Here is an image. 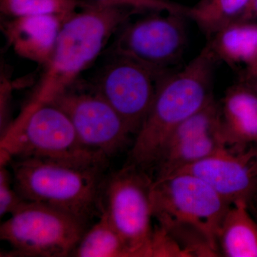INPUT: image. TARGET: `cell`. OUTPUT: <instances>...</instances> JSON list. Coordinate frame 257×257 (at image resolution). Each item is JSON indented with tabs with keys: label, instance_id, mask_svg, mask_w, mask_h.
Listing matches in <instances>:
<instances>
[{
	"label": "cell",
	"instance_id": "1",
	"mask_svg": "<svg viewBox=\"0 0 257 257\" xmlns=\"http://www.w3.org/2000/svg\"><path fill=\"white\" fill-rule=\"evenodd\" d=\"M216 60L208 43L182 70L159 78L151 107L135 135L128 164L147 172L154 170L175 128L214 99L211 87Z\"/></svg>",
	"mask_w": 257,
	"mask_h": 257
},
{
	"label": "cell",
	"instance_id": "15",
	"mask_svg": "<svg viewBox=\"0 0 257 257\" xmlns=\"http://www.w3.org/2000/svg\"><path fill=\"white\" fill-rule=\"evenodd\" d=\"M250 0H200L187 8L186 17L191 19L207 37L241 22L248 15Z\"/></svg>",
	"mask_w": 257,
	"mask_h": 257
},
{
	"label": "cell",
	"instance_id": "17",
	"mask_svg": "<svg viewBox=\"0 0 257 257\" xmlns=\"http://www.w3.org/2000/svg\"><path fill=\"white\" fill-rule=\"evenodd\" d=\"M77 257H133L127 244L104 212L87 228L74 250Z\"/></svg>",
	"mask_w": 257,
	"mask_h": 257
},
{
	"label": "cell",
	"instance_id": "3",
	"mask_svg": "<svg viewBox=\"0 0 257 257\" xmlns=\"http://www.w3.org/2000/svg\"><path fill=\"white\" fill-rule=\"evenodd\" d=\"M135 13L128 8L91 1L66 19L52 57L23 111L51 102L74 84Z\"/></svg>",
	"mask_w": 257,
	"mask_h": 257
},
{
	"label": "cell",
	"instance_id": "23",
	"mask_svg": "<svg viewBox=\"0 0 257 257\" xmlns=\"http://www.w3.org/2000/svg\"><path fill=\"white\" fill-rule=\"evenodd\" d=\"M251 13L257 15V0H250L248 14Z\"/></svg>",
	"mask_w": 257,
	"mask_h": 257
},
{
	"label": "cell",
	"instance_id": "16",
	"mask_svg": "<svg viewBox=\"0 0 257 257\" xmlns=\"http://www.w3.org/2000/svg\"><path fill=\"white\" fill-rule=\"evenodd\" d=\"M209 45L216 58L234 66L257 56V27L241 22L233 24L211 37Z\"/></svg>",
	"mask_w": 257,
	"mask_h": 257
},
{
	"label": "cell",
	"instance_id": "14",
	"mask_svg": "<svg viewBox=\"0 0 257 257\" xmlns=\"http://www.w3.org/2000/svg\"><path fill=\"white\" fill-rule=\"evenodd\" d=\"M226 147L221 131L194 139L166 150L154 170L155 178L176 173L187 166L204 160Z\"/></svg>",
	"mask_w": 257,
	"mask_h": 257
},
{
	"label": "cell",
	"instance_id": "7",
	"mask_svg": "<svg viewBox=\"0 0 257 257\" xmlns=\"http://www.w3.org/2000/svg\"><path fill=\"white\" fill-rule=\"evenodd\" d=\"M153 182L147 171L127 163L106 177L103 186L101 212L107 216L133 257H147L154 229Z\"/></svg>",
	"mask_w": 257,
	"mask_h": 257
},
{
	"label": "cell",
	"instance_id": "21",
	"mask_svg": "<svg viewBox=\"0 0 257 257\" xmlns=\"http://www.w3.org/2000/svg\"><path fill=\"white\" fill-rule=\"evenodd\" d=\"M24 200L15 188L12 172L6 165L0 167V216L11 214L18 209Z\"/></svg>",
	"mask_w": 257,
	"mask_h": 257
},
{
	"label": "cell",
	"instance_id": "10",
	"mask_svg": "<svg viewBox=\"0 0 257 257\" xmlns=\"http://www.w3.org/2000/svg\"><path fill=\"white\" fill-rule=\"evenodd\" d=\"M94 84L136 135L155 97L159 77L143 64L113 55Z\"/></svg>",
	"mask_w": 257,
	"mask_h": 257
},
{
	"label": "cell",
	"instance_id": "13",
	"mask_svg": "<svg viewBox=\"0 0 257 257\" xmlns=\"http://www.w3.org/2000/svg\"><path fill=\"white\" fill-rule=\"evenodd\" d=\"M220 256L257 257V221L244 201L231 204L217 236Z\"/></svg>",
	"mask_w": 257,
	"mask_h": 257
},
{
	"label": "cell",
	"instance_id": "20",
	"mask_svg": "<svg viewBox=\"0 0 257 257\" xmlns=\"http://www.w3.org/2000/svg\"><path fill=\"white\" fill-rule=\"evenodd\" d=\"M147 257H189L175 239L157 225L152 233Z\"/></svg>",
	"mask_w": 257,
	"mask_h": 257
},
{
	"label": "cell",
	"instance_id": "11",
	"mask_svg": "<svg viewBox=\"0 0 257 257\" xmlns=\"http://www.w3.org/2000/svg\"><path fill=\"white\" fill-rule=\"evenodd\" d=\"M178 172L202 179L231 204L246 203L257 185V147L238 152L224 147Z\"/></svg>",
	"mask_w": 257,
	"mask_h": 257
},
{
	"label": "cell",
	"instance_id": "5",
	"mask_svg": "<svg viewBox=\"0 0 257 257\" xmlns=\"http://www.w3.org/2000/svg\"><path fill=\"white\" fill-rule=\"evenodd\" d=\"M0 150L1 165L28 157L107 161L83 146L68 116L52 103L22 111L2 134Z\"/></svg>",
	"mask_w": 257,
	"mask_h": 257
},
{
	"label": "cell",
	"instance_id": "9",
	"mask_svg": "<svg viewBox=\"0 0 257 257\" xmlns=\"http://www.w3.org/2000/svg\"><path fill=\"white\" fill-rule=\"evenodd\" d=\"M185 18L179 13H155L126 23L118 31L111 53L143 64L160 78L185 50Z\"/></svg>",
	"mask_w": 257,
	"mask_h": 257
},
{
	"label": "cell",
	"instance_id": "22",
	"mask_svg": "<svg viewBox=\"0 0 257 257\" xmlns=\"http://www.w3.org/2000/svg\"><path fill=\"white\" fill-rule=\"evenodd\" d=\"M248 211L257 221V185L246 202Z\"/></svg>",
	"mask_w": 257,
	"mask_h": 257
},
{
	"label": "cell",
	"instance_id": "8",
	"mask_svg": "<svg viewBox=\"0 0 257 257\" xmlns=\"http://www.w3.org/2000/svg\"><path fill=\"white\" fill-rule=\"evenodd\" d=\"M77 82L50 103L67 114L83 146L108 159L126 145L132 133L95 85Z\"/></svg>",
	"mask_w": 257,
	"mask_h": 257
},
{
	"label": "cell",
	"instance_id": "12",
	"mask_svg": "<svg viewBox=\"0 0 257 257\" xmlns=\"http://www.w3.org/2000/svg\"><path fill=\"white\" fill-rule=\"evenodd\" d=\"M67 18L50 15L12 18L3 24L2 30L17 55L45 66Z\"/></svg>",
	"mask_w": 257,
	"mask_h": 257
},
{
	"label": "cell",
	"instance_id": "6",
	"mask_svg": "<svg viewBox=\"0 0 257 257\" xmlns=\"http://www.w3.org/2000/svg\"><path fill=\"white\" fill-rule=\"evenodd\" d=\"M0 226V239L13 256H72L87 221L41 203L25 201Z\"/></svg>",
	"mask_w": 257,
	"mask_h": 257
},
{
	"label": "cell",
	"instance_id": "4",
	"mask_svg": "<svg viewBox=\"0 0 257 257\" xmlns=\"http://www.w3.org/2000/svg\"><path fill=\"white\" fill-rule=\"evenodd\" d=\"M106 162L28 157L10 163L15 188L24 200L57 208L88 222L100 214Z\"/></svg>",
	"mask_w": 257,
	"mask_h": 257
},
{
	"label": "cell",
	"instance_id": "18",
	"mask_svg": "<svg viewBox=\"0 0 257 257\" xmlns=\"http://www.w3.org/2000/svg\"><path fill=\"white\" fill-rule=\"evenodd\" d=\"M85 3L81 0H0V10L10 18L48 15L69 17Z\"/></svg>",
	"mask_w": 257,
	"mask_h": 257
},
{
	"label": "cell",
	"instance_id": "2",
	"mask_svg": "<svg viewBox=\"0 0 257 257\" xmlns=\"http://www.w3.org/2000/svg\"><path fill=\"white\" fill-rule=\"evenodd\" d=\"M152 199L159 226L191 256L219 251L218 234L231 204L209 184L191 174H172L154 179Z\"/></svg>",
	"mask_w": 257,
	"mask_h": 257
},
{
	"label": "cell",
	"instance_id": "19",
	"mask_svg": "<svg viewBox=\"0 0 257 257\" xmlns=\"http://www.w3.org/2000/svg\"><path fill=\"white\" fill-rule=\"evenodd\" d=\"M99 4L128 8L137 12L172 13L186 15L187 7L170 3L168 0H92Z\"/></svg>",
	"mask_w": 257,
	"mask_h": 257
}]
</instances>
